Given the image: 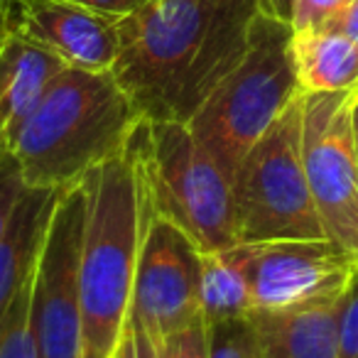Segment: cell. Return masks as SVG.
Segmentation results:
<instances>
[{
    "label": "cell",
    "instance_id": "obj_11",
    "mask_svg": "<svg viewBox=\"0 0 358 358\" xmlns=\"http://www.w3.org/2000/svg\"><path fill=\"white\" fill-rule=\"evenodd\" d=\"M6 27L64 66L110 71L120 52L118 20L74 0H0Z\"/></svg>",
    "mask_w": 358,
    "mask_h": 358
},
{
    "label": "cell",
    "instance_id": "obj_4",
    "mask_svg": "<svg viewBox=\"0 0 358 358\" xmlns=\"http://www.w3.org/2000/svg\"><path fill=\"white\" fill-rule=\"evenodd\" d=\"M143 221L162 216L214 253L238 245L231 177L187 123L143 118L128 140Z\"/></svg>",
    "mask_w": 358,
    "mask_h": 358
},
{
    "label": "cell",
    "instance_id": "obj_27",
    "mask_svg": "<svg viewBox=\"0 0 358 358\" xmlns=\"http://www.w3.org/2000/svg\"><path fill=\"white\" fill-rule=\"evenodd\" d=\"M351 123H353V140H356V152H358V94L353 96V110H351Z\"/></svg>",
    "mask_w": 358,
    "mask_h": 358
},
{
    "label": "cell",
    "instance_id": "obj_22",
    "mask_svg": "<svg viewBox=\"0 0 358 358\" xmlns=\"http://www.w3.org/2000/svg\"><path fill=\"white\" fill-rule=\"evenodd\" d=\"M27 189L22 172L17 167L15 157L8 155V157L0 159V236L6 234L8 221H10L13 211H15L17 201H20L22 192Z\"/></svg>",
    "mask_w": 358,
    "mask_h": 358
},
{
    "label": "cell",
    "instance_id": "obj_8",
    "mask_svg": "<svg viewBox=\"0 0 358 358\" xmlns=\"http://www.w3.org/2000/svg\"><path fill=\"white\" fill-rule=\"evenodd\" d=\"M86 187L59 192L32 275V331L40 358H81V245Z\"/></svg>",
    "mask_w": 358,
    "mask_h": 358
},
{
    "label": "cell",
    "instance_id": "obj_24",
    "mask_svg": "<svg viewBox=\"0 0 358 358\" xmlns=\"http://www.w3.org/2000/svg\"><path fill=\"white\" fill-rule=\"evenodd\" d=\"M74 3L110 17H128L140 13L143 8H148L152 0H74Z\"/></svg>",
    "mask_w": 358,
    "mask_h": 358
},
{
    "label": "cell",
    "instance_id": "obj_16",
    "mask_svg": "<svg viewBox=\"0 0 358 358\" xmlns=\"http://www.w3.org/2000/svg\"><path fill=\"white\" fill-rule=\"evenodd\" d=\"M250 243H238L201 258L199 314L206 327L229 319L250 317Z\"/></svg>",
    "mask_w": 358,
    "mask_h": 358
},
{
    "label": "cell",
    "instance_id": "obj_9",
    "mask_svg": "<svg viewBox=\"0 0 358 358\" xmlns=\"http://www.w3.org/2000/svg\"><path fill=\"white\" fill-rule=\"evenodd\" d=\"M143 224L130 319L159 343L201 319L199 282L204 253L185 231L162 216H148Z\"/></svg>",
    "mask_w": 358,
    "mask_h": 358
},
{
    "label": "cell",
    "instance_id": "obj_20",
    "mask_svg": "<svg viewBox=\"0 0 358 358\" xmlns=\"http://www.w3.org/2000/svg\"><path fill=\"white\" fill-rule=\"evenodd\" d=\"M338 358H358V270L338 302Z\"/></svg>",
    "mask_w": 358,
    "mask_h": 358
},
{
    "label": "cell",
    "instance_id": "obj_3",
    "mask_svg": "<svg viewBox=\"0 0 358 358\" xmlns=\"http://www.w3.org/2000/svg\"><path fill=\"white\" fill-rule=\"evenodd\" d=\"M81 245V358H113L130 319L143 243L140 187L128 152L86 174Z\"/></svg>",
    "mask_w": 358,
    "mask_h": 358
},
{
    "label": "cell",
    "instance_id": "obj_21",
    "mask_svg": "<svg viewBox=\"0 0 358 358\" xmlns=\"http://www.w3.org/2000/svg\"><path fill=\"white\" fill-rule=\"evenodd\" d=\"M351 0H294L292 30H322L327 27Z\"/></svg>",
    "mask_w": 358,
    "mask_h": 358
},
{
    "label": "cell",
    "instance_id": "obj_29",
    "mask_svg": "<svg viewBox=\"0 0 358 358\" xmlns=\"http://www.w3.org/2000/svg\"><path fill=\"white\" fill-rule=\"evenodd\" d=\"M356 94H358V89H356Z\"/></svg>",
    "mask_w": 358,
    "mask_h": 358
},
{
    "label": "cell",
    "instance_id": "obj_6",
    "mask_svg": "<svg viewBox=\"0 0 358 358\" xmlns=\"http://www.w3.org/2000/svg\"><path fill=\"white\" fill-rule=\"evenodd\" d=\"M231 192L238 243L327 238L302 164V94L245 152Z\"/></svg>",
    "mask_w": 358,
    "mask_h": 358
},
{
    "label": "cell",
    "instance_id": "obj_28",
    "mask_svg": "<svg viewBox=\"0 0 358 358\" xmlns=\"http://www.w3.org/2000/svg\"><path fill=\"white\" fill-rule=\"evenodd\" d=\"M113 358H123V353H120V348H118V351H115V356Z\"/></svg>",
    "mask_w": 358,
    "mask_h": 358
},
{
    "label": "cell",
    "instance_id": "obj_23",
    "mask_svg": "<svg viewBox=\"0 0 358 358\" xmlns=\"http://www.w3.org/2000/svg\"><path fill=\"white\" fill-rule=\"evenodd\" d=\"M120 353H123V358H159L157 343L150 338V334L135 319H128V329H125L123 343H120Z\"/></svg>",
    "mask_w": 358,
    "mask_h": 358
},
{
    "label": "cell",
    "instance_id": "obj_13",
    "mask_svg": "<svg viewBox=\"0 0 358 358\" xmlns=\"http://www.w3.org/2000/svg\"><path fill=\"white\" fill-rule=\"evenodd\" d=\"M57 201V189L27 187L0 236V319L35 275Z\"/></svg>",
    "mask_w": 358,
    "mask_h": 358
},
{
    "label": "cell",
    "instance_id": "obj_26",
    "mask_svg": "<svg viewBox=\"0 0 358 358\" xmlns=\"http://www.w3.org/2000/svg\"><path fill=\"white\" fill-rule=\"evenodd\" d=\"M258 8L263 15H270L282 22H292L294 0H258Z\"/></svg>",
    "mask_w": 358,
    "mask_h": 358
},
{
    "label": "cell",
    "instance_id": "obj_12",
    "mask_svg": "<svg viewBox=\"0 0 358 358\" xmlns=\"http://www.w3.org/2000/svg\"><path fill=\"white\" fill-rule=\"evenodd\" d=\"M62 69L64 62L8 30L0 8V159L13 155L22 123Z\"/></svg>",
    "mask_w": 358,
    "mask_h": 358
},
{
    "label": "cell",
    "instance_id": "obj_15",
    "mask_svg": "<svg viewBox=\"0 0 358 358\" xmlns=\"http://www.w3.org/2000/svg\"><path fill=\"white\" fill-rule=\"evenodd\" d=\"M292 57L304 94L358 89V42L341 32L292 30Z\"/></svg>",
    "mask_w": 358,
    "mask_h": 358
},
{
    "label": "cell",
    "instance_id": "obj_19",
    "mask_svg": "<svg viewBox=\"0 0 358 358\" xmlns=\"http://www.w3.org/2000/svg\"><path fill=\"white\" fill-rule=\"evenodd\" d=\"M159 358H209V341H206V324L201 319L189 327L164 336L157 343Z\"/></svg>",
    "mask_w": 358,
    "mask_h": 358
},
{
    "label": "cell",
    "instance_id": "obj_14",
    "mask_svg": "<svg viewBox=\"0 0 358 358\" xmlns=\"http://www.w3.org/2000/svg\"><path fill=\"white\" fill-rule=\"evenodd\" d=\"M338 302L250 312L260 358H338Z\"/></svg>",
    "mask_w": 358,
    "mask_h": 358
},
{
    "label": "cell",
    "instance_id": "obj_25",
    "mask_svg": "<svg viewBox=\"0 0 358 358\" xmlns=\"http://www.w3.org/2000/svg\"><path fill=\"white\" fill-rule=\"evenodd\" d=\"M324 30H334V32H341L346 35L348 40L358 42V0H351L331 22H329Z\"/></svg>",
    "mask_w": 358,
    "mask_h": 358
},
{
    "label": "cell",
    "instance_id": "obj_10",
    "mask_svg": "<svg viewBox=\"0 0 358 358\" xmlns=\"http://www.w3.org/2000/svg\"><path fill=\"white\" fill-rule=\"evenodd\" d=\"M356 270L358 258L329 238L250 243L253 312L336 302Z\"/></svg>",
    "mask_w": 358,
    "mask_h": 358
},
{
    "label": "cell",
    "instance_id": "obj_1",
    "mask_svg": "<svg viewBox=\"0 0 358 358\" xmlns=\"http://www.w3.org/2000/svg\"><path fill=\"white\" fill-rule=\"evenodd\" d=\"M258 0H152L118 20L110 74L148 120L189 123L248 50Z\"/></svg>",
    "mask_w": 358,
    "mask_h": 358
},
{
    "label": "cell",
    "instance_id": "obj_18",
    "mask_svg": "<svg viewBox=\"0 0 358 358\" xmlns=\"http://www.w3.org/2000/svg\"><path fill=\"white\" fill-rule=\"evenodd\" d=\"M209 358H260V343L250 317L206 327Z\"/></svg>",
    "mask_w": 358,
    "mask_h": 358
},
{
    "label": "cell",
    "instance_id": "obj_5",
    "mask_svg": "<svg viewBox=\"0 0 358 358\" xmlns=\"http://www.w3.org/2000/svg\"><path fill=\"white\" fill-rule=\"evenodd\" d=\"M299 94L292 25L258 13L243 59L187 125L234 177L245 152Z\"/></svg>",
    "mask_w": 358,
    "mask_h": 358
},
{
    "label": "cell",
    "instance_id": "obj_2",
    "mask_svg": "<svg viewBox=\"0 0 358 358\" xmlns=\"http://www.w3.org/2000/svg\"><path fill=\"white\" fill-rule=\"evenodd\" d=\"M140 120L110 71L64 66L22 123L13 157L27 187L69 189L120 157Z\"/></svg>",
    "mask_w": 358,
    "mask_h": 358
},
{
    "label": "cell",
    "instance_id": "obj_17",
    "mask_svg": "<svg viewBox=\"0 0 358 358\" xmlns=\"http://www.w3.org/2000/svg\"><path fill=\"white\" fill-rule=\"evenodd\" d=\"M32 280L20 289L8 312L0 319V358H40L37 338L32 331Z\"/></svg>",
    "mask_w": 358,
    "mask_h": 358
},
{
    "label": "cell",
    "instance_id": "obj_7",
    "mask_svg": "<svg viewBox=\"0 0 358 358\" xmlns=\"http://www.w3.org/2000/svg\"><path fill=\"white\" fill-rule=\"evenodd\" d=\"M356 91H302V164L327 238L358 258Z\"/></svg>",
    "mask_w": 358,
    "mask_h": 358
}]
</instances>
